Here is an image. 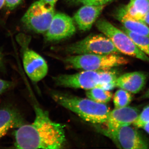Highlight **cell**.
<instances>
[{
	"mask_svg": "<svg viewBox=\"0 0 149 149\" xmlns=\"http://www.w3.org/2000/svg\"><path fill=\"white\" fill-rule=\"evenodd\" d=\"M35 117L30 124H23L15 132V146L18 149H58L65 142L64 126L54 122L49 112L35 107Z\"/></svg>",
	"mask_w": 149,
	"mask_h": 149,
	"instance_id": "6da1fadb",
	"label": "cell"
},
{
	"mask_svg": "<svg viewBox=\"0 0 149 149\" xmlns=\"http://www.w3.org/2000/svg\"><path fill=\"white\" fill-rule=\"evenodd\" d=\"M52 97L57 103L76 113L83 120L94 124L105 123L110 112L106 104L89 98L60 93H53Z\"/></svg>",
	"mask_w": 149,
	"mask_h": 149,
	"instance_id": "7a4b0ae2",
	"label": "cell"
},
{
	"mask_svg": "<svg viewBox=\"0 0 149 149\" xmlns=\"http://www.w3.org/2000/svg\"><path fill=\"white\" fill-rule=\"evenodd\" d=\"M115 72L107 70H84L74 74H60L53 77L57 86L90 90L101 88L110 91L116 87Z\"/></svg>",
	"mask_w": 149,
	"mask_h": 149,
	"instance_id": "3957f363",
	"label": "cell"
},
{
	"mask_svg": "<svg viewBox=\"0 0 149 149\" xmlns=\"http://www.w3.org/2000/svg\"><path fill=\"white\" fill-rule=\"evenodd\" d=\"M68 66L84 70H107L127 64L128 61L118 54H85L68 57L64 59Z\"/></svg>",
	"mask_w": 149,
	"mask_h": 149,
	"instance_id": "277c9868",
	"label": "cell"
},
{
	"mask_svg": "<svg viewBox=\"0 0 149 149\" xmlns=\"http://www.w3.org/2000/svg\"><path fill=\"white\" fill-rule=\"evenodd\" d=\"M96 27L100 32L111 40L120 53L143 61H149L147 55L137 47L130 37L109 22L100 19L96 22Z\"/></svg>",
	"mask_w": 149,
	"mask_h": 149,
	"instance_id": "5b68a950",
	"label": "cell"
},
{
	"mask_svg": "<svg viewBox=\"0 0 149 149\" xmlns=\"http://www.w3.org/2000/svg\"><path fill=\"white\" fill-rule=\"evenodd\" d=\"M65 50L68 53L75 55L85 54L105 55L120 53L108 37L102 35L88 36L68 46Z\"/></svg>",
	"mask_w": 149,
	"mask_h": 149,
	"instance_id": "8992f818",
	"label": "cell"
},
{
	"mask_svg": "<svg viewBox=\"0 0 149 149\" xmlns=\"http://www.w3.org/2000/svg\"><path fill=\"white\" fill-rule=\"evenodd\" d=\"M54 8L37 1L29 7L22 19L28 29L38 33L47 31L54 15Z\"/></svg>",
	"mask_w": 149,
	"mask_h": 149,
	"instance_id": "52a82bcc",
	"label": "cell"
},
{
	"mask_svg": "<svg viewBox=\"0 0 149 149\" xmlns=\"http://www.w3.org/2000/svg\"><path fill=\"white\" fill-rule=\"evenodd\" d=\"M118 148L123 149H147L149 148L148 141L140 132L130 125L122 126L116 130H102Z\"/></svg>",
	"mask_w": 149,
	"mask_h": 149,
	"instance_id": "ba28073f",
	"label": "cell"
},
{
	"mask_svg": "<svg viewBox=\"0 0 149 149\" xmlns=\"http://www.w3.org/2000/svg\"><path fill=\"white\" fill-rule=\"evenodd\" d=\"M75 32L72 18L64 13H58L54 15L46 37L49 41H58L71 37Z\"/></svg>",
	"mask_w": 149,
	"mask_h": 149,
	"instance_id": "9c48e42d",
	"label": "cell"
},
{
	"mask_svg": "<svg viewBox=\"0 0 149 149\" xmlns=\"http://www.w3.org/2000/svg\"><path fill=\"white\" fill-rule=\"evenodd\" d=\"M22 61L24 71L33 82H39L47 74V62L42 56L35 51L30 49L24 51Z\"/></svg>",
	"mask_w": 149,
	"mask_h": 149,
	"instance_id": "30bf717a",
	"label": "cell"
},
{
	"mask_svg": "<svg viewBox=\"0 0 149 149\" xmlns=\"http://www.w3.org/2000/svg\"><path fill=\"white\" fill-rule=\"evenodd\" d=\"M140 111L135 107L127 106L115 108L111 111L106 122L107 128L104 130L111 131L122 127L133 124L139 116Z\"/></svg>",
	"mask_w": 149,
	"mask_h": 149,
	"instance_id": "8fae6325",
	"label": "cell"
},
{
	"mask_svg": "<svg viewBox=\"0 0 149 149\" xmlns=\"http://www.w3.org/2000/svg\"><path fill=\"white\" fill-rule=\"evenodd\" d=\"M104 6L84 5L77 11L73 17L79 29L83 31L90 30Z\"/></svg>",
	"mask_w": 149,
	"mask_h": 149,
	"instance_id": "7c38bea8",
	"label": "cell"
},
{
	"mask_svg": "<svg viewBox=\"0 0 149 149\" xmlns=\"http://www.w3.org/2000/svg\"><path fill=\"white\" fill-rule=\"evenodd\" d=\"M146 74L140 71L128 72L118 77L116 87L133 94H137L142 91L146 85Z\"/></svg>",
	"mask_w": 149,
	"mask_h": 149,
	"instance_id": "4fadbf2b",
	"label": "cell"
},
{
	"mask_svg": "<svg viewBox=\"0 0 149 149\" xmlns=\"http://www.w3.org/2000/svg\"><path fill=\"white\" fill-rule=\"evenodd\" d=\"M24 124L23 119L16 110L9 107L0 109V139L12 128Z\"/></svg>",
	"mask_w": 149,
	"mask_h": 149,
	"instance_id": "5bb4252c",
	"label": "cell"
},
{
	"mask_svg": "<svg viewBox=\"0 0 149 149\" xmlns=\"http://www.w3.org/2000/svg\"><path fill=\"white\" fill-rule=\"evenodd\" d=\"M116 18L123 24L124 28L129 31L137 34L145 35L149 37V27L146 23L133 19L127 16L121 8L117 10Z\"/></svg>",
	"mask_w": 149,
	"mask_h": 149,
	"instance_id": "9a60e30c",
	"label": "cell"
},
{
	"mask_svg": "<svg viewBox=\"0 0 149 149\" xmlns=\"http://www.w3.org/2000/svg\"><path fill=\"white\" fill-rule=\"evenodd\" d=\"M123 8L127 16L143 22L144 17L149 12V0H130Z\"/></svg>",
	"mask_w": 149,
	"mask_h": 149,
	"instance_id": "2e32d148",
	"label": "cell"
},
{
	"mask_svg": "<svg viewBox=\"0 0 149 149\" xmlns=\"http://www.w3.org/2000/svg\"><path fill=\"white\" fill-rule=\"evenodd\" d=\"M86 95L88 98L100 104H106L109 102L112 97V94L110 91L101 88L87 90Z\"/></svg>",
	"mask_w": 149,
	"mask_h": 149,
	"instance_id": "e0dca14e",
	"label": "cell"
},
{
	"mask_svg": "<svg viewBox=\"0 0 149 149\" xmlns=\"http://www.w3.org/2000/svg\"><path fill=\"white\" fill-rule=\"evenodd\" d=\"M123 32L130 37L134 44L144 53L149 56V37L129 31L124 27Z\"/></svg>",
	"mask_w": 149,
	"mask_h": 149,
	"instance_id": "ac0fdd59",
	"label": "cell"
},
{
	"mask_svg": "<svg viewBox=\"0 0 149 149\" xmlns=\"http://www.w3.org/2000/svg\"><path fill=\"white\" fill-rule=\"evenodd\" d=\"M113 100L115 108H119L128 106L132 97L130 92L120 88L115 93Z\"/></svg>",
	"mask_w": 149,
	"mask_h": 149,
	"instance_id": "d6986e66",
	"label": "cell"
},
{
	"mask_svg": "<svg viewBox=\"0 0 149 149\" xmlns=\"http://www.w3.org/2000/svg\"><path fill=\"white\" fill-rule=\"evenodd\" d=\"M148 122H149V105L145 107L140 113L133 125L137 128H141L142 125Z\"/></svg>",
	"mask_w": 149,
	"mask_h": 149,
	"instance_id": "ffe728a7",
	"label": "cell"
},
{
	"mask_svg": "<svg viewBox=\"0 0 149 149\" xmlns=\"http://www.w3.org/2000/svg\"><path fill=\"white\" fill-rule=\"evenodd\" d=\"M113 0H85L83 3L84 5L94 6H105L113 1Z\"/></svg>",
	"mask_w": 149,
	"mask_h": 149,
	"instance_id": "44dd1931",
	"label": "cell"
},
{
	"mask_svg": "<svg viewBox=\"0 0 149 149\" xmlns=\"http://www.w3.org/2000/svg\"><path fill=\"white\" fill-rule=\"evenodd\" d=\"M13 83L7 80H3L0 78V95L10 88Z\"/></svg>",
	"mask_w": 149,
	"mask_h": 149,
	"instance_id": "7402d4cb",
	"label": "cell"
},
{
	"mask_svg": "<svg viewBox=\"0 0 149 149\" xmlns=\"http://www.w3.org/2000/svg\"><path fill=\"white\" fill-rule=\"evenodd\" d=\"M22 1V0H6L5 4L7 8L13 10Z\"/></svg>",
	"mask_w": 149,
	"mask_h": 149,
	"instance_id": "603a6c76",
	"label": "cell"
},
{
	"mask_svg": "<svg viewBox=\"0 0 149 149\" xmlns=\"http://www.w3.org/2000/svg\"><path fill=\"white\" fill-rule=\"evenodd\" d=\"M58 0H40V2L46 5L54 8L55 5Z\"/></svg>",
	"mask_w": 149,
	"mask_h": 149,
	"instance_id": "cb8c5ba5",
	"label": "cell"
},
{
	"mask_svg": "<svg viewBox=\"0 0 149 149\" xmlns=\"http://www.w3.org/2000/svg\"><path fill=\"white\" fill-rule=\"evenodd\" d=\"M141 128H143L147 133L149 134V122L147 123L143 124L141 126Z\"/></svg>",
	"mask_w": 149,
	"mask_h": 149,
	"instance_id": "d4e9b609",
	"label": "cell"
},
{
	"mask_svg": "<svg viewBox=\"0 0 149 149\" xmlns=\"http://www.w3.org/2000/svg\"><path fill=\"white\" fill-rule=\"evenodd\" d=\"M143 22L146 24H149V12L144 17L143 19Z\"/></svg>",
	"mask_w": 149,
	"mask_h": 149,
	"instance_id": "484cf974",
	"label": "cell"
},
{
	"mask_svg": "<svg viewBox=\"0 0 149 149\" xmlns=\"http://www.w3.org/2000/svg\"><path fill=\"white\" fill-rule=\"evenodd\" d=\"M85 1V0H68L70 3H83Z\"/></svg>",
	"mask_w": 149,
	"mask_h": 149,
	"instance_id": "4316f807",
	"label": "cell"
},
{
	"mask_svg": "<svg viewBox=\"0 0 149 149\" xmlns=\"http://www.w3.org/2000/svg\"><path fill=\"white\" fill-rule=\"evenodd\" d=\"M142 98L148 99L149 98V89L148 91L146 92V93L142 97Z\"/></svg>",
	"mask_w": 149,
	"mask_h": 149,
	"instance_id": "83f0119b",
	"label": "cell"
},
{
	"mask_svg": "<svg viewBox=\"0 0 149 149\" xmlns=\"http://www.w3.org/2000/svg\"><path fill=\"white\" fill-rule=\"evenodd\" d=\"M6 0H0V9L3 7L4 5L5 4Z\"/></svg>",
	"mask_w": 149,
	"mask_h": 149,
	"instance_id": "f1b7e54d",
	"label": "cell"
}]
</instances>
